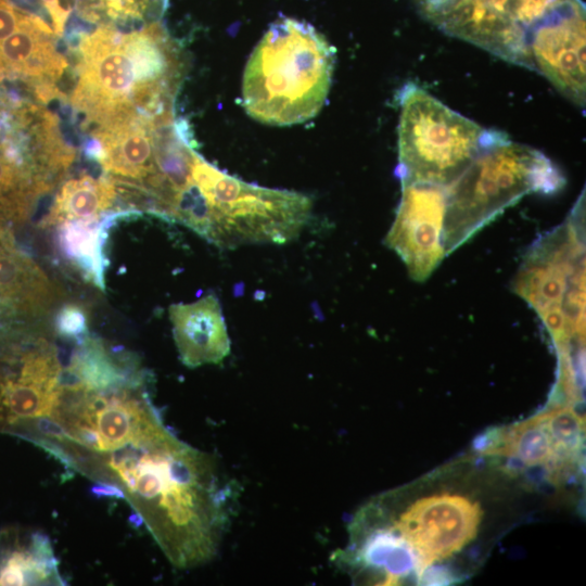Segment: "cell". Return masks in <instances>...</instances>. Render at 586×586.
Here are the masks:
<instances>
[{
	"instance_id": "cell-1",
	"label": "cell",
	"mask_w": 586,
	"mask_h": 586,
	"mask_svg": "<svg viewBox=\"0 0 586 586\" xmlns=\"http://www.w3.org/2000/svg\"><path fill=\"white\" fill-rule=\"evenodd\" d=\"M86 474L122 486L125 497L178 568L209 561L230 521L233 486L215 459L179 441L160 416L119 448L88 457Z\"/></svg>"
},
{
	"instance_id": "cell-2",
	"label": "cell",
	"mask_w": 586,
	"mask_h": 586,
	"mask_svg": "<svg viewBox=\"0 0 586 586\" xmlns=\"http://www.w3.org/2000/svg\"><path fill=\"white\" fill-rule=\"evenodd\" d=\"M73 104L100 125L142 114L173 115L184 73L181 50L160 22L124 34L101 25L79 43Z\"/></svg>"
},
{
	"instance_id": "cell-3",
	"label": "cell",
	"mask_w": 586,
	"mask_h": 586,
	"mask_svg": "<svg viewBox=\"0 0 586 586\" xmlns=\"http://www.w3.org/2000/svg\"><path fill=\"white\" fill-rule=\"evenodd\" d=\"M335 49L310 24L273 22L251 53L242 78V106L267 125L291 126L315 117L326 103Z\"/></svg>"
},
{
	"instance_id": "cell-4",
	"label": "cell",
	"mask_w": 586,
	"mask_h": 586,
	"mask_svg": "<svg viewBox=\"0 0 586 586\" xmlns=\"http://www.w3.org/2000/svg\"><path fill=\"white\" fill-rule=\"evenodd\" d=\"M311 209L304 193L245 182L195 153L178 220L216 246L234 249L293 241Z\"/></svg>"
},
{
	"instance_id": "cell-5",
	"label": "cell",
	"mask_w": 586,
	"mask_h": 586,
	"mask_svg": "<svg viewBox=\"0 0 586 586\" xmlns=\"http://www.w3.org/2000/svg\"><path fill=\"white\" fill-rule=\"evenodd\" d=\"M564 184L560 169L540 151L509 138L491 145L445 187L446 255L524 195L552 194Z\"/></svg>"
},
{
	"instance_id": "cell-6",
	"label": "cell",
	"mask_w": 586,
	"mask_h": 586,
	"mask_svg": "<svg viewBox=\"0 0 586 586\" xmlns=\"http://www.w3.org/2000/svg\"><path fill=\"white\" fill-rule=\"evenodd\" d=\"M584 194L565 221L527 251L513 290L538 314L558 354L574 353L585 336Z\"/></svg>"
},
{
	"instance_id": "cell-7",
	"label": "cell",
	"mask_w": 586,
	"mask_h": 586,
	"mask_svg": "<svg viewBox=\"0 0 586 586\" xmlns=\"http://www.w3.org/2000/svg\"><path fill=\"white\" fill-rule=\"evenodd\" d=\"M398 163L402 184L446 187L491 145L508 136L451 110L420 86L399 92Z\"/></svg>"
},
{
	"instance_id": "cell-8",
	"label": "cell",
	"mask_w": 586,
	"mask_h": 586,
	"mask_svg": "<svg viewBox=\"0 0 586 586\" xmlns=\"http://www.w3.org/2000/svg\"><path fill=\"white\" fill-rule=\"evenodd\" d=\"M555 1L415 0V3L419 13L443 33L533 69L527 37Z\"/></svg>"
},
{
	"instance_id": "cell-9",
	"label": "cell",
	"mask_w": 586,
	"mask_h": 586,
	"mask_svg": "<svg viewBox=\"0 0 586 586\" xmlns=\"http://www.w3.org/2000/svg\"><path fill=\"white\" fill-rule=\"evenodd\" d=\"M482 515L477 502L461 495L442 493L416 500L390 526H380L406 543L420 575L428 566L473 540Z\"/></svg>"
},
{
	"instance_id": "cell-10",
	"label": "cell",
	"mask_w": 586,
	"mask_h": 586,
	"mask_svg": "<svg viewBox=\"0 0 586 586\" xmlns=\"http://www.w3.org/2000/svg\"><path fill=\"white\" fill-rule=\"evenodd\" d=\"M533 69L565 98L585 106V5L556 0L527 37Z\"/></svg>"
},
{
	"instance_id": "cell-11",
	"label": "cell",
	"mask_w": 586,
	"mask_h": 586,
	"mask_svg": "<svg viewBox=\"0 0 586 586\" xmlns=\"http://www.w3.org/2000/svg\"><path fill=\"white\" fill-rule=\"evenodd\" d=\"M446 189L402 184V198L385 244L396 252L416 281L426 280L445 257Z\"/></svg>"
},
{
	"instance_id": "cell-12",
	"label": "cell",
	"mask_w": 586,
	"mask_h": 586,
	"mask_svg": "<svg viewBox=\"0 0 586 586\" xmlns=\"http://www.w3.org/2000/svg\"><path fill=\"white\" fill-rule=\"evenodd\" d=\"M176 347L183 365L196 368L220 364L231 349L221 305L214 293L168 309Z\"/></svg>"
},
{
	"instance_id": "cell-13",
	"label": "cell",
	"mask_w": 586,
	"mask_h": 586,
	"mask_svg": "<svg viewBox=\"0 0 586 586\" xmlns=\"http://www.w3.org/2000/svg\"><path fill=\"white\" fill-rule=\"evenodd\" d=\"M65 67V59L55 49L53 31L34 13L0 43V78L21 77L50 84Z\"/></svg>"
},
{
	"instance_id": "cell-14",
	"label": "cell",
	"mask_w": 586,
	"mask_h": 586,
	"mask_svg": "<svg viewBox=\"0 0 586 586\" xmlns=\"http://www.w3.org/2000/svg\"><path fill=\"white\" fill-rule=\"evenodd\" d=\"M126 362L117 359L99 337L88 334L77 343L66 371L62 372V384L92 392L142 385V372Z\"/></svg>"
},
{
	"instance_id": "cell-15",
	"label": "cell",
	"mask_w": 586,
	"mask_h": 586,
	"mask_svg": "<svg viewBox=\"0 0 586 586\" xmlns=\"http://www.w3.org/2000/svg\"><path fill=\"white\" fill-rule=\"evenodd\" d=\"M111 213L104 216L76 219L59 225L58 246L62 255L80 271L86 280L105 291L104 253L109 229L125 214Z\"/></svg>"
},
{
	"instance_id": "cell-16",
	"label": "cell",
	"mask_w": 586,
	"mask_h": 586,
	"mask_svg": "<svg viewBox=\"0 0 586 586\" xmlns=\"http://www.w3.org/2000/svg\"><path fill=\"white\" fill-rule=\"evenodd\" d=\"M0 547V585H64L50 539L34 532L26 545Z\"/></svg>"
},
{
	"instance_id": "cell-17",
	"label": "cell",
	"mask_w": 586,
	"mask_h": 586,
	"mask_svg": "<svg viewBox=\"0 0 586 586\" xmlns=\"http://www.w3.org/2000/svg\"><path fill=\"white\" fill-rule=\"evenodd\" d=\"M52 296L50 281L27 256L0 243V303L24 310H37Z\"/></svg>"
},
{
	"instance_id": "cell-18",
	"label": "cell",
	"mask_w": 586,
	"mask_h": 586,
	"mask_svg": "<svg viewBox=\"0 0 586 586\" xmlns=\"http://www.w3.org/2000/svg\"><path fill=\"white\" fill-rule=\"evenodd\" d=\"M116 187L111 179L82 176L65 181L60 188L42 226L100 216L116 199Z\"/></svg>"
},
{
	"instance_id": "cell-19",
	"label": "cell",
	"mask_w": 586,
	"mask_h": 586,
	"mask_svg": "<svg viewBox=\"0 0 586 586\" xmlns=\"http://www.w3.org/2000/svg\"><path fill=\"white\" fill-rule=\"evenodd\" d=\"M484 453L512 457L528 467L550 466L555 473L562 468L539 416L495 434Z\"/></svg>"
},
{
	"instance_id": "cell-20",
	"label": "cell",
	"mask_w": 586,
	"mask_h": 586,
	"mask_svg": "<svg viewBox=\"0 0 586 586\" xmlns=\"http://www.w3.org/2000/svg\"><path fill=\"white\" fill-rule=\"evenodd\" d=\"M538 416L552 440L561 467L574 462L584 444V419L571 406H556Z\"/></svg>"
},
{
	"instance_id": "cell-21",
	"label": "cell",
	"mask_w": 586,
	"mask_h": 586,
	"mask_svg": "<svg viewBox=\"0 0 586 586\" xmlns=\"http://www.w3.org/2000/svg\"><path fill=\"white\" fill-rule=\"evenodd\" d=\"M56 333L65 339L80 343L88 333V317L81 305L68 303L63 305L55 316Z\"/></svg>"
},
{
	"instance_id": "cell-22",
	"label": "cell",
	"mask_w": 586,
	"mask_h": 586,
	"mask_svg": "<svg viewBox=\"0 0 586 586\" xmlns=\"http://www.w3.org/2000/svg\"><path fill=\"white\" fill-rule=\"evenodd\" d=\"M21 166L8 160L0 153V211L3 203V195L20 186H25L27 174L23 173Z\"/></svg>"
},
{
	"instance_id": "cell-23",
	"label": "cell",
	"mask_w": 586,
	"mask_h": 586,
	"mask_svg": "<svg viewBox=\"0 0 586 586\" xmlns=\"http://www.w3.org/2000/svg\"><path fill=\"white\" fill-rule=\"evenodd\" d=\"M91 493L99 497H115L126 499L124 491L116 484L99 481L91 487Z\"/></svg>"
},
{
	"instance_id": "cell-24",
	"label": "cell",
	"mask_w": 586,
	"mask_h": 586,
	"mask_svg": "<svg viewBox=\"0 0 586 586\" xmlns=\"http://www.w3.org/2000/svg\"><path fill=\"white\" fill-rule=\"evenodd\" d=\"M12 138V124L10 117H7L3 113H0V152L4 150L11 142Z\"/></svg>"
}]
</instances>
